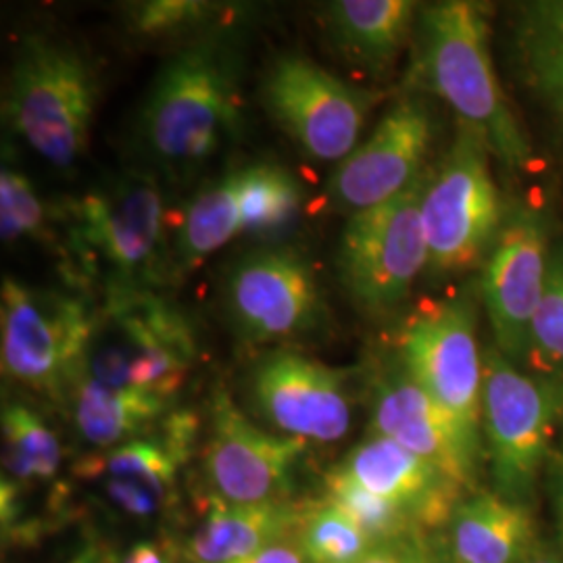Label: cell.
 Wrapping results in <instances>:
<instances>
[{
  "mask_svg": "<svg viewBox=\"0 0 563 563\" xmlns=\"http://www.w3.org/2000/svg\"><path fill=\"white\" fill-rule=\"evenodd\" d=\"M101 76L76 42L51 34L21 38L9 71L2 115L11 132L57 169L88 148Z\"/></svg>",
  "mask_w": 563,
  "mask_h": 563,
  "instance_id": "obj_4",
  "label": "cell"
},
{
  "mask_svg": "<svg viewBox=\"0 0 563 563\" xmlns=\"http://www.w3.org/2000/svg\"><path fill=\"white\" fill-rule=\"evenodd\" d=\"M541 539L532 507L476 490L451 514L443 543L453 563H518Z\"/></svg>",
  "mask_w": 563,
  "mask_h": 563,
  "instance_id": "obj_20",
  "label": "cell"
},
{
  "mask_svg": "<svg viewBox=\"0 0 563 563\" xmlns=\"http://www.w3.org/2000/svg\"><path fill=\"white\" fill-rule=\"evenodd\" d=\"M307 504L232 505L207 497V516L184 547L186 563H239L301 526Z\"/></svg>",
  "mask_w": 563,
  "mask_h": 563,
  "instance_id": "obj_21",
  "label": "cell"
},
{
  "mask_svg": "<svg viewBox=\"0 0 563 563\" xmlns=\"http://www.w3.org/2000/svg\"><path fill=\"white\" fill-rule=\"evenodd\" d=\"M241 42L225 27L186 42L148 86L136 121L144 162L190 180L241 136Z\"/></svg>",
  "mask_w": 563,
  "mask_h": 563,
  "instance_id": "obj_1",
  "label": "cell"
},
{
  "mask_svg": "<svg viewBox=\"0 0 563 563\" xmlns=\"http://www.w3.org/2000/svg\"><path fill=\"white\" fill-rule=\"evenodd\" d=\"M249 399L282 437L336 443L351 430L346 374L301 353L278 349L249 374Z\"/></svg>",
  "mask_w": 563,
  "mask_h": 563,
  "instance_id": "obj_15",
  "label": "cell"
},
{
  "mask_svg": "<svg viewBox=\"0 0 563 563\" xmlns=\"http://www.w3.org/2000/svg\"><path fill=\"white\" fill-rule=\"evenodd\" d=\"M197 357L192 320L159 290L113 292L97 307L80 376L174 401Z\"/></svg>",
  "mask_w": 563,
  "mask_h": 563,
  "instance_id": "obj_5",
  "label": "cell"
},
{
  "mask_svg": "<svg viewBox=\"0 0 563 563\" xmlns=\"http://www.w3.org/2000/svg\"><path fill=\"white\" fill-rule=\"evenodd\" d=\"M416 7L409 0H336L325 9V30L342 59L383 76L401 55Z\"/></svg>",
  "mask_w": 563,
  "mask_h": 563,
  "instance_id": "obj_22",
  "label": "cell"
},
{
  "mask_svg": "<svg viewBox=\"0 0 563 563\" xmlns=\"http://www.w3.org/2000/svg\"><path fill=\"white\" fill-rule=\"evenodd\" d=\"M63 257L74 284H99L104 295L159 290L172 280L165 202L153 172L113 176L60 209Z\"/></svg>",
  "mask_w": 563,
  "mask_h": 563,
  "instance_id": "obj_2",
  "label": "cell"
},
{
  "mask_svg": "<svg viewBox=\"0 0 563 563\" xmlns=\"http://www.w3.org/2000/svg\"><path fill=\"white\" fill-rule=\"evenodd\" d=\"M514 41L523 78L563 132V0L523 4Z\"/></svg>",
  "mask_w": 563,
  "mask_h": 563,
  "instance_id": "obj_25",
  "label": "cell"
},
{
  "mask_svg": "<svg viewBox=\"0 0 563 563\" xmlns=\"http://www.w3.org/2000/svg\"><path fill=\"white\" fill-rule=\"evenodd\" d=\"M302 186L280 163L242 165V234L274 239L299 218Z\"/></svg>",
  "mask_w": 563,
  "mask_h": 563,
  "instance_id": "obj_26",
  "label": "cell"
},
{
  "mask_svg": "<svg viewBox=\"0 0 563 563\" xmlns=\"http://www.w3.org/2000/svg\"><path fill=\"white\" fill-rule=\"evenodd\" d=\"M444 563H453V562H451V558H449V560H446V562H444Z\"/></svg>",
  "mask_w": 563,
  "mask_h": 563,
  "instance_id": "obj_39",
  "label": "cell"
},
{
  "mask_svg": "<svg viewBox=\"0 0 563 563\" xmlns=\"http://www.w3.org/2000/svg\"><path fill=\"white\" fill-rule=\"evenodd\" d=\"M323 499L344 511L374 544L409 532H426L399 507L367 493L353 478H349L339 465L332 467L323 478Z\"/></svg>",
  "mask_w": 563,
  "mask_h": 563,
  "instance_id": "obj_30",
  "label": "cell"
},
{
  "mask_svg": "<svg viewBox=\"0 0 563 563\" xmlns=\"http://www.w3.org/2000/svg\"><path fill=\"white\" fill-rule=\"evenodd\" d=\"M95 318L97 307L81 295L4 278L0 292L4 376L65 402L80 376Z\"/></svg>",
  "mask_w": 563,
  "mask_h": 563,
  "instance_id": "obj_9",
  "label": "cell"
},
{
  "mask_svg": "<svg viewBox=\"0 0 563 563\" xmlns=\"http://www.w3.org/2000/svg\"><path fill=\"white\" fill-rule=\"evenodd\" d=\"M232 9L216 7L209 2L190 0H153L130 4L128 32L141 41H172L188 38L195 41L230 25Z\"/></svg>",
  "mask_w": 563,
  "mask_h": 563,
  "instance_id": "obj_28",
  "label": "cell"
},
{
  "mask_svg": "<svg viewBox=\"0 0 563 563\" xmlns=\"http://www.w3.org/2000/svg\"><path fill=\"white\" fill-rule=\"evenodd\" d=\"M449 553L443 539L432 532H409L374 544L360 563H444Z\"/></svg>",
  "mask_w": 563,
  "mask_h": 563,
  "instance_id": "obj_33",
  "label": "cell"
},
{
  "mask_svg": "<svg viewBox=\"0 0 563 563\" xmlns=\"http://www.w3.org/2000/svg\"><path fill=\"white\" fill-rule=\"evenodd\" d=\"M2 441L4 467L13 483H48L59 474V437L25 402L2 407Z\"/></svg>",
  "mask_w": 563,
  "mask_h": 563,
  "instance_id": "obj_27",
  "label": "cell"
},
{
  "mask_svg": "<svg viewBox=\"0 0 563 563\" xmlns=\"http://www.w3.org/2000/svg\"><path fill=\"white\" fill-rule=\"evenodd\" d=\"M242 234V167L209 181L184 209L172 242V280Z\"/></svg>",
  "mask_w": 563,
  "mask_h": 563,
  "instance_id": "obj_24",
  "label": "cell"
},
{
  "mask_svg": "<svg viewBox=\"0 0 563 563\" xmlns=\"http://www.w3.org/2000/svg\"><path fill=\"white\" fill-rule=\"evenodd\" d=\"M299 541L305 563H360L374 547L357 523L325 499L307 504Z\"/></svg>",
  "mask_w": 563,
  "mask_h": 563,
  "instance_id": "obj_29",
  "label": "cell"
},
{
  "mask_svg": "<svg viewBox=\"0 0 563 563\" xmlns=\"http://www.w3.org/2000/svg\"><path fill=\"white\" fill-rule=\"evenodd\" d=\"M199 422L190 411L167 413L159 430L84 457L76 476L104 501L139 520L159 516L174 501L181 463L190 457Z\"/></svg>",
  "mask_w": 563,
  "mask_h": 563,
  "instance_id": "obj_17",
  "label": "cell"
},
{
  "mask_svg": "<svg viewBox=\"0 0 563 563\" xmlns=\"http://www.w3.org/2000/svg\"><path fill=\"white\" fill-rule=\"evenodd\" d=\"M369 434L390 439L432 463L465 493L481 490L483 463L467 451L457 428L411 378L397 353L372 374Z\"/></svg>",
  "mask_w": 563,
  "mask_h": 563,
  "instance_id": "obj_18",
  "label": "cell"
},
{
  "mask_svg": "<svg viewBox=\"0 0 563 563\" xmlns=\"http://www.w3.org/2000/svg\"><path fill=\"white\" fill-rule=\"evenodd\" d=\"M0 234L4 244L55 241L51 209H46L30 178L11 165L0 172Z\"/></svg>",
  "mask_w": 563,
  "mask_h": 563,
  "instance_id": "obj_32",
  "label": "cell"
},
{
  "mask_svg": "<svg viewBox=\"0 0 563 563\" xmlns=\"http://www.w3.org/2000/svg\"><path fill=\"white\" fill-rule=\"evenodd\" d=\"M434 123L420 99H402L342 159L328 181L330 209L351 218L393 201L423 176Z\"/></svg>",
  "mask_w": 563,
  "mask_h": 563,
  "instance_id": "obj_16",
  "label": "cell"
},
{
  "mask_svg": "<svg viewBox=\"0 0 563 563\" xmlns=\"http://www.w3.org/2000/svg\"><path fill=\"white\" fill-rule=\"evenodd\" d=\"M339 467L367 493L399 507L426 532L444 528L470 495L432 463L376 434L353 446Z\"/></svg>",
  "mask_w": 563,
  "mask_h": 563,
  "instance_id": "obj_19",
  "label": "cell"
},
{
  "mask_svg": "<svg viewBox=\"0 0 563 563\" xmlns=\"http://www.w3.org/2000/svg\"><path fill=\"white\" fill-rule=\"evenodd\" d=\"M71 563H120V558L102 544H90Z\"/></svg>",
  "mask_w": 563,
  "mask_h": 563,
  "instance_id": "obj_38",
  "label": "cell"
},
{
  "mask_svg": "<svg viewBox=\"0 0 563 563\" xmlns=\"http://www.w3.org/2000/svg\"><path fill=\"white\" fill-rule=\"evenodd\" d=\"M239 563H305L301 541H299V528L284 534L278 541L267 544L253 558Z\"/></svg>",
  "mask_w": 563,
  "mask_h": 563,
  "instance_id": "obj_34",
  "label": "cell"
},
{
  "mask_svg": "<svg viewBox=\"0 0 563 563\" xmlns=\"http://www.w3.org/2000/svg\"><path fill=\"white\" fill-rule=\"evenodd\" d=\"M518 563H563V551L553 537H543L537 547Z\"/></svg>",
  "mask_w": 563,
  "mask_h": 563,
  "instance_id": "obj_37",
  "label": "cell"
},
{
  "mask_svg": "<svg viewBox=\"0 0 563 563\" xmlns=\"http://www.w3.org/2000/svg\"><path fill=\"white\" fill-rule=\"evenodd\" d=\"M223 313L244 342L292 341L318 332L328 307L311 262L292 246H260L230 263Z\"/></svg>",
  "mask_w": 563,
  "mask_h": 563,
  "instance_id": "obj_11",
  "label": "cell"
},
{
  "mask_svg": "<svg viewBox=\"0 0 563 563\" xmlns=\"http://www.w3.org/2000/svg\"><path fill=\"white\" fill-rule=\"evenodd\" d=\"M549 234L532 207L505 216L501 232L484 262L481 295L495 336V349L523 367L534 313L549 272Z\"/></svg>",
  "mask_w": 563,
  "mask_h": 563,
  "instance_id": "obj_14",
  "label": "cell"
},
{
  "mask_svg": "<svg viewBox=\"0 0 563 563\" xmlns=\"http://www.w3.org/2000/svg\"><path fill=\"white\" fill-rule=\"evenodd\" d=\"M563 423V376H544L484 353L483 443L493 493L532 507Z\"/></svg>",
  "mask_w": 563,
  "mask_h": 563,
  "instance_id": "obj_6",
  "label": "cell"
},
{
  "mask_svg": "<svg viewBox=\"0 0 563 563\" xmlns=\"http://www.w3.org/2000/svg\"><path fill=\"white\" fill-rule=\"evenodd\" d=\"M523 369L563 376V244L551 249L543 299L530 328Z\"/></svg>",
  "mask_w": 563,
  "mask_h": 563,
  "instance_id": "obj_31",
  "label": "cell"
},
{
  "mask_svg": "<svg viewBox=\"0 0 563 563\" xmlns=\"http://www.w3.org/2000/svg\"><path fill=\"white\" fill-rule=\"evenodd\" d=\"M549 486H551V501H553V516H555V543L563 551V451L555 453L549 463Z\"/></svg>",
  "mask_w": 563,
  "mask_h": 563,
  "instance_id": "obj_35",
  "label": "cell"
},
{
  "mask_svg": "<svg viewBox=\"0 0 563 563\" xmlns=\"http://www.w3.org/2000/svg\"><path fill=\"white\" fill-rule=\"evenodd\" d=\"M395 353L457 428L467 451L484 463V355L476 339L474 299L462 292L420 302L405 318Z\"/></svg>",
  "mask_w": 563,
  "mask_h": 563,
  "instance_id": "obj_8",
  "label": "cell"
},
{
  "mask_svg": "<svg viewBox=\"0 0 563 563\" xmlns=\"http://www.w3.org/2000/svg\"><path fill=\"white\" fill-rule=\"evenodd\" d=\"M120 563H181L176 558V551L172 544L151 543V541H141V543L130 547L125 555H121Z\"/></svg>",
  "mask_w": 563,
  "mask_h": 563,
  "instance_id": "obj_36",
  "label": "cell"
},
{
  "mask_svg": "<svg viewBox=\"0 0 563 563\" xmlns=\"http://www.w3.org/2000/svg\"><path fill=\"white\" fill-rule=\"evenodd\" d=\"M305 443L251 422L228 393L211 402V430L202 453L209 497L232 505L290 501L295 465Z\"/></svg>",
  "mask_w": 563,
  "mask_h": 563,
  "instance_id": "obj_13",
  "label": "cell"
},
{
  "mask_svg": "<svg viewBox=\"0 0 563 563\" xmlns=\"http://www.w3.org/2000/svg\"><path fill=\"white\" fill-rule=\"evenodd\" d=\"M262 102L307 159L341 163L360 144L378 97L336 78L316 60L290 53L269 63Z\"/></svg>",
  "mask_w": 563,
  "mask_h": 563,
  "instance_id": "obj_12",
  "label": "cell"
},
{
  "mask_svg": "<svg viewBox=\"0 0 563 563\" xmlns=\"http://www.w3.org/2000/svg\"><path fill=\"white\" fill-rule=\"evenodd\" d=\"M423 180L426 174L393 201L351 216L342 230L339 280L355 309L367 318L393 316L428 269Z\"/></svg>",
  "mask_w": 563,
  "mask_h": 563,
  "instance_id": "obj_10",
  "label": "cell"
},
{
  "mask_svg": "<svg viewBox=\"0 0 563 563\" xmlns=\"http://www.w3.org/2000/svg\"><path fill=\"white\" fill-rule=\"evenodd\" d=\"M490 148L478 132L460 125L443 162L426 174L422 222L428 269L434 280L460 276L486 262L505 222L490 176Z\"/></svg>",
  "mask_w": 563,
  "mask_h": 563,
  "instance_id": "obj_7",
  "label": "cell"
},
{
  "mask_svg": "<svg viewBox=\"0 0 563 563\" xmlns=\"http://www.w3.org/2000/svg\"><path fill=\"white\" fill-rule=\"evenodd\" d=\"M65 402L69 405L74 426L84 443L99 451L146 434L172 407V399L159 395L111 388L86 376H78L71 384Z\"/></svg>",
  "mask_w": 563,
  "mask_h": 563,
  "instance_id": "obj_23",
  "label": "cell"
},
{
  "mask_svg": "<svg viewBox=\"0 0 563 563\" xmlns=\"http://www.w3.org/2000/svg\"><path fill=\"white\" fill-rule=\"evenodd\" d=\"M418 78L460 118V125L483 136L505 167H530L532 146L493 67L483 4L444 0L420 9Z\"/></svg>",
  "mask_w": 563,
  "mask_h": 563,
  "instance_id": "obj_3",
  "label": "cell"
}]
</instances>
